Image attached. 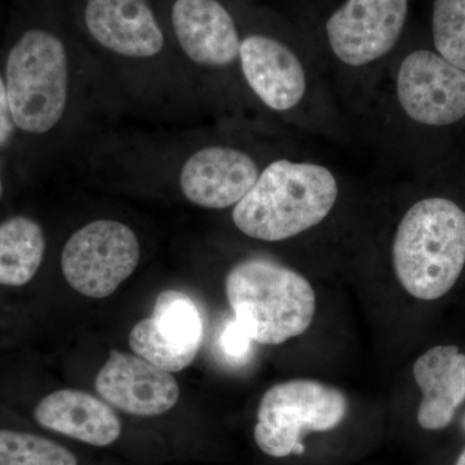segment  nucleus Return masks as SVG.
Wrapping results in <instances>:
<instances>
[{
  "label": "nucleus",
  "mask_w": 465,
  "mask_h": 465,
  "mask_svg": "<svg viewBox=\"0 0 465 465\" xmlns=\"http://www.w3.org/2000/svg\"><path fill=\"white\" fill-rule=\"evenodd\" d=\"M168 35L203 105L217 112L253 106L242 84V27L226 0H171Z\"/></svg>",
  "instance_id": "423d86ee"
},
{
  "label": "nucleus",
  "mask_w": 465,
  "mask_h": 465,
  "mask_svg": "<svg viewBox=\"0 0 465 465\" xmlns=\"http://www.w3.org/2000/svg\"><path fill=\"white\" fill-rule=\"evenodd\" d=\"M84 61L72 43L50 29L21 34L3 72L17 133L43 137L67 128L74 140L91 114L88 108L113 100L97 64Z\"/></svg>",
  "instance_id": "f03ea898"
},
{
  "label": "nucleus",
  "mask_w": 465,
  "mask_h": 465,
  "mask_svg": "<svg viewBox=\"0 0 465 465\" xmlns=\"http://www.w3.org/2000/svg\"><path fill=\"white\" fill-rule=\"evenodd\" d=\"M16 134L17 130L9 109L5 74L0 72V149L8 148Z\"/></svg>",
  "instance_id": "412c9836"
},
{
  "label": "nucleus",
  "mask_w": 465,
  "mask_h": 465,
  "mask_svg": "<svg viewBox=\"0 0 465 465\" xmlns=\"http://www.w3.org/2000/svg\"><path fill=\"white\" fill-rule=\"evenodd\" d=\"M385 75L388 118L423 127H449L465 118V72L434 50L415 48L391 58Z\"/></svg>",
  "instance_id": "1a4fd4ad"
},
{
  "label": "nucleus",
  "mask_w": 465,
  "mask_h": 465,
  "mask_svg": "<svg viewBox=\"0 0 465 465\" xmlns=\"http://www.w3.org/2000/svg\"><path fill=\"white\" fill-rule=\"evenodd\" d=\"M430 23L434 51L465 72V0H434Z\"/></svg>",
  "instance_id": "6ab92c4d"
},
{
  "label": "nucleus",
  "mask_w": 465,
  "mask_h": 465,
  "mask_svg": "<svg viewBox=\"0 0 465 465\" xmlns=\"http://www.w3.org/2000/svg\"><path fill=\"white\" fill-rule=\"evenodd\" d=\"M269 158L244 143H201L180 159L177 188L193 206L232 208L252 188Z\"/></svg>",
  "instance_id": "f8f14e48"
},
{
  "label": "nucleus",
  "mask_w": 465,
  "mask_h": 465,
  "mask_svg": "<svg viewBox=\"0 0 465 465\" xmlns=\"http://www.w3.org/2000/svg\"><path fill=\"white\" fill-rule=\"evenodd\" d=\"M414 378L423 396L416 414L419 427L445 430L465 401V354L455 345L430 349L416 360Z\"/></svg>",
  "instance_id": "2eb2a0df"
},
{
  "label": "nucleus",
  "mask_w": 465,
  "mask_h": 465,
  "mask_svg": "<svg viewBox=\"0 0 465 465\" xmlns=\"http://www.w3.org/2000/svg\"><path fill=\"white\" fill-rule=\"evenodd\" d=\"M455 465H465V449L460 452V455H459Z\"/></svg>",
  "instance_id": "4be33fe9"
},
{
  "label": "nucleus",
  "mask_w": 465,
  "mask_h": 465,
  "mask_svg": "<svg viewBox=\"0 0 465 465\" xmlns=\"http://www.w3.org/2000/svg\"><path fill=\"white\" fill-rule=\"evenodd\" d=\"M292 20L322 65L342 76L384 70L409 23L411 0H299Z\"/></svg>",
  "instance_id": "20e7f679"
},
{
  "label": "nucleus",
  "mask_w": 465,
  "mask_h": 465,
  "mask_svg": "<svg viewBox=\"0 0 465 465\" xmlns=\"http://www.w3.org/2000/svg\"><path fill=\"white\" fill-rule=\"evenodd\" d=\"M0 465H78L74 454L36 434L0 430Z\"/></svg>",
  "instance_id": "a211bd4d"
},
{
  "label": "nucleus",
  "mask_w": 465,
  "mask_h": 465,
  "mask_svg": "<svg viewBox=\"0 0 465 465\" xmlns=\"http://www.w3.org/2000/svg\"><path fill=\"white\" fill-rule=\"evenodd\" d=\"M47 250L36 220L16 215L0 223V286L23 287L38 273Z\"/></svg>",
  "instance_id": "f3484780"
},
{
  "label": "nucleus",
  "mask_w": 465,
  "mask_h": 465,
  "mask_svg": "<svg viewBox=\"0 0 465 465\" xmlns=\"http://www.w3.org/2000/svg\"><path fill=\"white\" fill-rule=\"evenodd\" d=\"M339 174L313 159L277 155L232 208L235 228L252 240L282 242L316 228L341 200Z\"/></svg>",
  "instance_id": "39448f33"
},
{
  "label": "nucleus",
  "mask_w": 465,
  "mask_h": 465,
  "mask_svg": "<svg viewBox=\"0 0 465 465\" xmlns=\"http://www.w3.org/2000/svg\"><path fill=\"white\" fill-rule=\"evenodd\" d=\"M34 418L45 430L106 448L121 437L122 423L108 403L87 391L61 390L43 397Z\"/></svg>",
  "instance_id": "dca6fc26"
},
{
  "label": "nucleus",
  "mask_w": 465,
  "mask_h": 465,
  "mask_svg": "<svg viewBox=\"0 0 465 465\" xmlns=\"http://www.w3.org/2000/svg\"><path fill=\"white\" fill-rule=\"evenodd\" d=\"M253 342L255 341L251 339L250 333L235 318L226 322L224 329L220 333V351L232 362L246 360L252 349Z\"/></svg>",
  "instance_id": "aec40b11"
},
{
  "label": "nucleus",
  "mask_w": 465,
  "mask_h": 465,
  "mask_svg": "<svg viewBox=\"0 0 465 465\" xmlns=\"http://www.w3.org/2000/svg\"><path fill=\"white\" fill-rule=\"evenodd\" d=\"M464 427H465V419H464Z\"/></svg>",
  "instance_id": "b1692460"
},
{
  "label": "nucleus",
  "mask_w": 465,
  "mask_h": 465,
  "mask_svg": "<svg viewBox=\"0 0 465 465\" xmlns=\"http://www.w3.org/2000/svg\"><path fill=\"white\" fill-rule=\"evenodd\" d=\"M225 291L235 320L262 345L298 338L316 314V293L307 278L274 260L237 262L226 275Z\"/></svg>",
  "instance_id": "6e6552de"
},
{
  "label": "nucleus",
  "mask_w": 465,
  "mask_h": 465,
  "mask_svg": "<svg viewBox=\"0 0 465 465\" xmlns=\"http://www.w3.org/2000/svg\"><path fill=\"white\" fill-rule=\"evenodd\" d=\"M140 259L142 244L131 226L99 219L70 235L61 252V271L76 292L105 299L134 273Z\"/></svg>",
  "instance_id": "9b49d317"
},
{
  "label": "nucleus",
  "mask_w": 465,
  "mask_h": 465,
  "mask_svg": "<svg viewBox=\"0 0 465 465\" xmlns=\"http://www.w3.org/2000/svg\"><path fill=\"white\" fill-rule=\"evenodd\" d=\"M238 14L240 73L251 103L289 124L311 125L321 104L316 52L292 21L249 8Z\"/></svg>",
  "instance_id": "7ed1b4c3"
},
{
  "label": "nucleus",
  "mask_w": 465,
  "mask_h": 465,
  "mask_svg": "<svg viewBox=\"0 0 465 465\" xmlns=\"http://www.w3.org/2000/svg\"><path fill=\"white\" fill-rule=\"evenodd\" d=\"M203 341V320L194 300L185 292L159 293L152 316L134 324L130 345L137 356L168 372L186 369Z\"/></svg>",
  "instance_id": "ddd939ff"
},
{
  "label": "nucleus",
  "mask_w": 465,
  "mask_h": 465,
  "mask_svg": "<svg viewBox=\"0 0 465 465\" xmlns=\"http://www.w3.org/2000/svg\"><path fill=\"white\" fill-rule=\"evenodd\" d=\"M3 197V179H2V164H0V200Z\"/></svg>",
  "instance_id": "5701e85b"
},
{
  "label": "nucleus",
  "mask_w": 465,
  "mask_h": 465,
  "mask_svg": "<svg viewBox=\"0 0 465 465\" xmlns=\"http://www.w3.org/2000/svg\"><path fill=\"white\" fill-rule=\"evenodd\" d=\"M81 20L114 103L153 118L202 104L149 0H84Z\"/></svg>",
  "instance_id": "f257e3e1"
},
{
  "label": "nucleus",
  "mask_w": 465,
  "mask_h": 465,
  "mask_svg": "<svg viewBox=\"0 0 465 465\" xmlns=\"http://www.w3.org/2000/svg\"><path fill=\"white\" fill-rule=\"evenodd\" d=\"M391 264L401 286L416 299L437 300L465 266V211L445 197L415 202L401 217Z\"/></svg>",
  "instance_id": "0eeeda50"
},
{
  "label": "nucleus",
  "mask_w": 465,
  "mask_h": 465,
  "mask_svg": "<svg viewBox=\"0 0 465 465\" xmlns=\"http://www.w3.org/2000/svg\"><path fill=\"white\" fill-rule=\"evenodd\" d=\"M347 411V397L336 388L307 379L281 382L262 396L253 439L269 457L302 455L305 434L335 430Z\"/></svg>",
  "instance_id": "9d476101"
},
{
  "label": "nucleus",
  "mask_w": 465,
  "mask_h": 465,
  "mask_svg": "<svg viewBox=\"0 0 465 465\" xmlns=\"http://www.w3.org/2000/svg\"><path fill=\"white\" fill-rule=\"evenodd\" d=\"M94 387L109 405L143 418L166 414L180 397L179 384L171 372L137 354L115 349L97 374Z\"/></svg>",
  "instance_id": "4468645a"
}]
</instances>
